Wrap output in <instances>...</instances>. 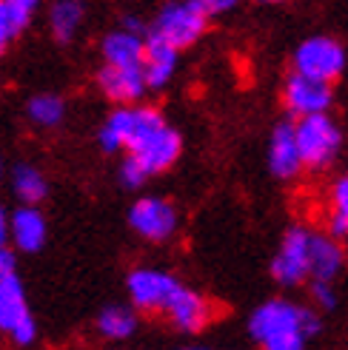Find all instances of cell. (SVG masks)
<instances>
[{"label": "cell", "instance_id": "6da1fadb", "mask_svg": "<svg viewBox=\"0 0 348 350\" xmlns=\"http://www.w3.org/2000/svg\"><path fill=\"white\" fill-rule=\"evenodd\" d=\"M320 330L323 322L317 310L288 299H269L249 319L251 339L266 350H303L311 339L320 336Z\"/></svg>", "mask_w": 348, "mask_h": 350}, {"label": "cell", "instance_id": "7a4b0ae2", "mask_svg": "<svg viewBox=\"0 0 348 350\" xmlns=\"http://www.w3.org/2000/svg\"><path fill=\"white\" fill-rule=\"evenodd\" d=\"M294 129H297L300 154H303V163L308 171H325L340 157L343 131L328 111L297 117Z\"/></svg>", "mask_w": 348, "mask_h": 350}, {"label": "cell", "instance_id": "3957f363", "mask_svg": "<svg viewBox=\"0 0 348 350\" xmlns=\"http://www.w3.org/2000/svg\"><path fill=\"white\" fill-rule=\"evenodd\" d=\"M208 17L212 14H208L206 3H200V0H171V3H166L158 12L149 31L183 51L188 46H195L206 34Z\"/></svg>", "mask_w": 348, "mask_h": 350}, {"label": "cell", "instance_id": "277c9868", "mask_svg": "<svg viewBox=\"0 0 348 350\" xmlns=\"http://www.w3.org/2000/svg\"><path fill=\"white\" fill-rule=\"evenodd\" d=\"M271 279L280 288H297L311 279V231L294 225L286 231L280 248L271 259Z\"/></svg>", "mask_w": 348, "mask_h": 350}, {"label": "cell", "instance_id": "5b68a950", "mask_svg": "<svg viewBox=\"0 0 348 350\" xmlns=\"http://www.w3.org/2000/svg\"><path fill=\"white\" fill-rule=\"evenodd\" d=\"M291 63L294 72L334 83L345 72V49L340 40L328 38V34H314V38H306L294 49Z\"/></svg>", "mask_w": 348, "mask_h": 350}, {"label": "cell", "instance_id": "8992f818", "mask_svg": "<svg viewBox=\"0 0 348 350\" xmlns=\"http://www.w3.org/2000/svg\"><path fill=\"white\" fill-rule=\"evenodd\" d=\"M334 103L332 83L311 77L303 72H291L283 83V106L294 117H306V114H320L328 111Z\"/></svg>", "mask_w": 348, "mask_h": 350}, {"label": "cell", "instance_id": "52a82bcc", "mask_svg": "<svg viewBox=\"0 0 348 350\" xmlns=\"http://www.w3.org/2000/svg\"><path fill=\"white\" fill-rule=\"evenodd\" d=\"M177 288H180L177 279H174L169 271H160V268H134L126 279L129 299L137 310H143V313L166 310L169 299L174 296Z\"/></svg>", "mask_w": 348, "mask_h": 350}, {"label": "cell", "instance_id": "ba28073f", "mask_svg": "<svg viewBox=\"0 0 348 350\" xmlns=\"http://www.w3.org/2000/svg\"><path fill=\"white\" fill-rule=\"evenodd\" d=\"M129 225L149 242H166L177 231V208L160 197H140L129 211Z\"/></svg>", "mask_w": 348, "mask_h": 350}, {"label": "cell", "instance_id": "9c48e42d", "mask_svg": "<svg viewBox=\"0 0 348 350\" xmlns=\"http://www.w3.org/2000/svg\"><path fill=\"white\" fill-rule=\"evenodd\" d=\"M183 151V137L174 131L169 122H158L143 139H137V143L129 148V154L134 157H140L143 165L151 171V177L154 174H163L169 171L174 163H177V157Z\"/></svg>", "mask_w": 348, "mask_h": 350}, {"label": "cell", "instance_id": "30bf717a", "mask_svg": "<svg viewBox=\"0 0 348 350\" xmlns=\"http://www.w3.org/2000/svg\"><path fill=\"white\" fill-rule=\"evenodd\" d=\"M97 85L114 106H134V103H140L143 94L149 92V80H146L143 66L103 63L97 72Z\"/></svg>", "mask_w": 348, "mask_h": 350}, {"label": "cell", "instance_id": "8fae6325", "mask_svg": "<svg viewBox=\"0 0 348 350\" xmlns=\"http://www.w3.org/2000/svg\"><path fill=\"white\" fill-rule=\"evenodd\" d=\"M303 168L306 163L300 154L294 122H277L269 139V171L277 180H294V177H300Z\"/></svg>", "mask_w": 348, "mask_h": 350}, {"label": "cell", "instance_id": "7c38bea8", "mask_svg": "<svg viewBox=\"0 0 348 350\" xmlns=\"http://www.w3.org/2000/svg\"><path fill=\"white\" fill-rule=\"evenodd\" d=\"M166 317L171 319V325L180 330V334H200V330L212 322V305H208L206 296H200L191 288H177L174 296L166 305Z\"/></svg>", "mask_w": 348, "mask_h": 350}, {"label": "cell", "instance_id": "4fadbf2b", "mask_svg": "<svg viewBox=\"0 0 348 350\" xmlns=\"http://www.w3.org/2000/svg\"><path fill=\"white\" fill-rule=\"evenodd\" d=\"M177 55L180 49L171 46L169 40L158 34H146V57H143V72L149 80V89H166L177 72Z\"/></svg>", "mask_w": 348, "mask_h": 350}, {"label": "cell", "instance_id": "5bb4252c", "mask_svg": "<svg viewBox=\"0 0 348 350\" xmlns=\"http://www.w3.org/2000/svg\"><path fill=\"white\" fill-rule=\"evenodd\" d=\"M46 237H49L46 217L34 205L21 202V208L12 211V245L23 254H38L46 245Z\"/></svg>", "mask_w": 348, "mask_h": 350}, {"label": "cell", "instance_id": "9a60e30c", "mask_svg": "<svg viewBox=\"0 0 348 350\" xmlns=\"http://www.w3.org/2000/svg\"><path fill=\"white\" fill-rule=\"evenodd\" d=\"M103 51V63H114V66H143L146 57V38L143 31H132V29H114L109 31L100 43Z\"/></svg>", "mask_w": 348, "mask_h": 350}, {"label": "cell", "instance_id": "2e32d148", "mask_svg": "<svg viewBox=\"0 0 348 350\" xmlns=\"http://www.w3.org/2000/svg\"><path fill=\"white\" fill-rule=\"evenodd\" d=\"M345 268L343 239L334 234H311V279H334Z\"/></svg>", "mask_w": 348, "mask_h": 350}, {"label": "cell", "instance_id": "e0dca14e", "mask_svg": "<svg viewBox=\"0 0 348 350\" xmlns=\"http://www.w3.org/2000/svg\"><path fill=\"white\" fill-rule=\"evenodd\" d=\"M26 317H32V313L26 305L23 282L17 279V273H9L3 282H0V330L12 334Z\"/></svg>", "mask_w": 348, "mask_h": 350}, {"label": "cell", "instance_id": "ac0fdd59", "mask_svg": "<svg viewBox=\"0 0 348 350\" xmlns=\"http://www.w3.org/2000/svg\"><path fill=\"white\" fill-rule=\"evenodd\" d=\"M83 17H86L83 0H55L49 9V29L55 34V40L58 43L75 40L77 29L83 26Z\"/></svg>", "mask_w": 348, "mask_h": 350}, {"label": "cell", "instance_id": "d6986e66", "mask_svg": "<svg viewBox=\"0 0 348 350\" xmlns=\"http://www.w3.org/2000/svg\"><path fill=\"white\" fill-rule=\"evenodd\" d=\"M9 183H12V194L21 200L23 205H38V202H43L46 194H49L46 177H43V174L34 168V165H29V163L14 165Z\"/></svg>", "mask_w": 348, "mask_h": 350}, {"label": "cell", "instance_id": "ffe728a7", "mask_svg": "<svg viewBox=\"0 0 348 350\" xmlns=\"http://www.w3.org/2000/svg\"><path fill=\"white\" fill-rule=\"evenodd\" d=\"M137 330V313L126 305H109L106 310H100L97 317V334L109 342H123L134 336Z\"/></svg>", "mask_w": 348, "mask_h": 350}, {"label": "cell", "instance_id": "44dd1931", "mask_svg": "<svg viewBox=\"0 0 348 350\" xmlns=\"http://www.w3.org/2000/svg\"><path fill=\"white\" fill-rule=\"evenodd\" d=\"M26 117L38 129H55L66 117V103L58 94H34L26 106Z\"/></svg>", "mask_w": 348, "mask_h": 350}, {"label": "cell", "instance_id": "7402d4cb", "mask_svg": "<svg viewBox=\"0 0 348 350\" xmlns=\"http://www.w3.org/2000/svg\"><path fill=\"white\" fill-rule=\"evenodd\" d=\"M120 183H123L129 191H137L140 185H146L149 183V177H151V171L143 165V160L140 157H134V154H129L126 151V160L120 163Z\"/></svg>", "mask_w": 348, "mask_h": 350}, {"label": "cell", "instance_id": "603a6c76", "mask_svg": "<svg viewBox=\"0 0 348 350\" xmlns=\"http://www.w3.org/2000/svg\"><path fill=\"white\" fill-rule=\"evenodd\" d=\"M21 31H23V29L17 26V21L12 17L6 0H0V55H3V51L12 46V40H14Z\"/></svg>", "mask_w": 348, "mask_h": 350}, {"label": "cell", "instance_id": "cb8c5ba5", "mask_svg": "<svg viewBox=\"0 0 348 350\" xmlns=\"http://www.w3.org/2000/svg\"><path fill=\"white\" fill-rule=\"evenodd\" d=\"M311 299L323 310L337 308V293H334L332 279H311Z\"/></svg>", "mask_w": 348, "mask_h": 350}, {"label": "cell", "instance_id": "d4e9b609", "mask_svg": "<svg viewBox=\"0 0 348 350\" xmlns=\"http://www.w3.org/2000/svg\"><path fill=\"white\" fill-rule=\"evenodd\" d=\"M6 6H9V12H12V17L17 21V26L26 29V26L32 23L34 12L40 9V0H6Z\"/></svg>", "mask_w": 348, "mask_h": 350}, {"label": "cell", "instance_id": "484cf974", "mask_svg": "<svg viewBox=\"0 0 348 350\" xmlns=\"http://www.w3.org/2000/svg\"><path fill=\"white\" fill-rule=\"evenodd\" d=\"M332 214L348 217V171L343 177H337V183L332 188Z\"/></svg>", "mask_w": 348, "mask_h": 350}, {"label": "cell", "instance_id": "4316f807", "mask_svg": "<svg viewBox=\"0 0 348 350\" xmlns=\"http://www.w3.org/2000/svg\"><path fill=\"white\" fill-rule=\"evenodd\" d=\"M9 336H12V342H14L17 347H29V345H34V339H38V325H34L32 317H26L21 325L12 330Z\"/></svg>", "mask_w": 348, "mask_h": 350}, {"label": "cell", "instance_id": "83f0119b", "mask_svg": "<svg viewBox=\"0 0 348 350\" xmlns=\"http://www.w3.org/2000/svg\"><path fill=\"white\" fill-rule=\"evenodd\" d=\"M203 3H206V9L212 17H223V14L234 12L240 6V0H203Z\"/></svg>", "mask_w": 348, "mask_h": 350}, {"label": "cell", "instance_id": "f1b7e54d", "mask_svg": "<svg viewBox=\"0 0 348 350\" xmlns=\"http://www.w3.org/2000/svg\"><path fill=\"white\" fill-rule=\"evenodd\" d=\"M328 234H334L340 239H348V217H340V214L328 217Z\"/></svg>", "mask_w": 348, "mask_h": 350}, {"label": "cell", "instance_id": "f546056e", "mask_svg": "<svg viewBox=\"0 0 348 350\" xmlns=\"http://www.w3.org/2000/svg\"><path fill=\"white\" fill-rule=\"evenodd\" d=\"M12 242V214L0 208V248H9Z\"/></svg>", "mask_w": 348, "mask_h": 350}, {"label": "cell", "instance_id": "4dcf8cb0", "mask_svg": "<svg viewBox=\"0 0 348 350\" xmlns=\"http://www.w3.org/2000/svg\"><path fill=\"white\" fill-rule=\"evenodd\" d=\"M9 273H14V254L9 248H0V282H3Z\"/></svg>", "mask_w": 348, "mask_h": 350}, {"label": "cell", "instance_id": "1f68e13d", "mask_svg": "<svg viewBox=\"0 0 348 350\" xmlns=\"http://www.w3.org/2000/svg\"><path fill=\"white\" fill-rule=\"evenodd\" d=\"M123 26H126V29H132V31H143V23L137 21V17H126Z\"/></svg>", "mask_w": 348, "mask_h": 350}, {"label": "cell", "instance_id": "d6a6232c", "mask_svg": "<svg viewBox=\"0 0 348 350\" xmlns=\"http://www.w3.org/2000/svg\"><path fill=\"white\" fill-rule=\"evenodd\" d=\"M260 3H283V0H260Z\"/></svg>", "mask_w": 348, "mask_h": 350}, {"label": "cell", "instance_id": "836d02e7", "mask_svg": "<svg viewBox=\"0 0 348 350\" xmlns=\"http://www.w3.org/2000/svg\"><path fill=\"white\" fill-rule=\"evenodd\" d=\"M0 177H3V160H0Z\"/></svg>", "mask_w": 348, "mask_h": 350}, {"label": "cell", "instance_id": "e575fe53", "mask_svg": "<svg viewBox=\"0 0 348 350\" xmlns=\"http://www.w3.org/2000/svg\"><path fill=\"white\" fill-rule=\"evenodd\" d=\"M200 3H203V0H200Z\"/></svg>", "mask_w": 348, "mask_h": 350}]
</instances>
